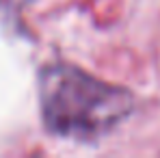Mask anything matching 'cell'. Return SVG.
<instances>
[{"instance_id":"obj_1","label":"cell","mask_w":160,"mask_h":158,"mask_svg":"<svg viewBox=\"0 0 160 158\" xmlns=\"http://www.w3.org/2000/svg\"><path fill=\"white\" fill-rule=\"evenodd\" d=\"M48 128L67 139L95 141L117 128L132 110V95L69 65H52L39 80Z\"/></svg>"}]
</instances>
